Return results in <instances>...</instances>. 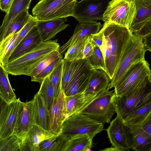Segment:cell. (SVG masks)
<instances>
[{
    "mask_svg": "<svg viewBox=\"0 0 151 151\" xmlns=\"http://www.w3.org/2000/svg\"><path fill=\"white\" fill-rule=\"evenodd\" d=\"M32 100L35 124L48 130L49 112L42 97L37 92L34 96Z\"/></svg>",
    "mask_w": 151,
    "mask_h": 151,
    "instance_id": "26",
    "label": "cell"
},
{
    "mask_svg": "<svg viewBox=\"0 0 151 151\" xmlns=\"http://www.w3.org/2000/svg\"><path fill=\"white\" fill-rule=\"evenodd\" d=\"M108 88L100 92L79 113L92 120L103 124L108 123L116 113L114 104L116 96Z\"/></svg>",
    "mask_w": 151,
    "mask_h": 151,
    "instance_id": "4",
    "label": "cell"
},
{
    "mask_svg": "<svg viewBox=\"0 0 151 151\" xmlns=\"http://www.w3.org/2000/svg\"><path fill=\"white\" fill-rule=\"evenodd\" d=\"M127 1H134V0H125Z\"/></svg>",
    "mask_w": 151,
    "mask_h": 151,
    "instance_id": "49",
    "label": "cell"
},
{
    "mask_svg": "<svg viewBox=\"0 0 151 151\" xmlns=\"http://www.w3.org/2000/svg\"><path fill=\"white\" fill-rule=\"evenodd\" d=\"M19 32L10 34L0 40V64L2 66L8 61Z\"/></svg>",
    "mask_w": 151,
    "mask_h": 151,
    "instance_id": "29",
    "label": "cell"
},
{
    "mask_svg": "<svg viewBox=\"0 0 151 151\" xmlns=\"http://www.w3.org/2000/svg\"><path fill=\"white\" fill-rule=\"evenodd\" d=\"M98 94L86 96L83 93H81L69 96H65V105L67 118L73 114L79 112L91 102Z\"/></svg>",
    "mask_w": 151,
    "mask_h": 151,
    "instance_id": "23",
    "label": "cell"
},
{
    "mask_svg": "<svg viewBox=\"0 0 151 151\" xmlns=\"http://www.w3.org/2000/svg\"><path fill=\"white\" fill-rule=\"evenodd\" d=\"M28 9L21 12L13 20L7 28L4 38L10 34L19 32L30 21L33 16L29 14Z\"/></svg>",
    "mask_w": 151,
    "mask_h": 151,
    "instance_id": "31",
    "label": "cell"
},
{
    "mask_svg": "<svg viewBox=\"0 0 151 151\" xmlns=\"http://www.w3.org/2000/svg\"><path fill=\"white\" fill-rule=\"evenodd\" d=\"M57 136L58 135L50 131L45 129L34 124L26 137L32 144L34 151H40L39 145L41 142L48 138Z\"/></svg>",
    "mask_w": 151,
    "mask_h": 151,
    "instance_id": "27",
    "label": "cell"
},
{
    "mask_svg": "<svg viewBox=\"0 0 151 151\" xmlns=\"http://www.w3.org/2000/svg\"><path fill=\"white\" fill-rule=\"evenodd\" d=\"M151 113V102L134 110L122 120L129 129L140 127Z\"/></svg>",
    "mask_w": 151,
    "mask_h": 151,
    "instance_id": "25",
    "label": "cell"
},
{
    "mask_svg": "<svg viewBox=\"0 0 151 151\" xmlns=\"http://www.w3.org/2000/svg\"><path fill=\"white\" fill-rule=\"evenodd\" d=\"M58 136L53 137L41 142L39 145V151H57Z\"/></svg>",
    "mask_w": 151,
    "mask_h": 151,
    "instance_id": "40",
    "label": "cell"
},
{
    "mask_svg": "<svg viewBox=\"0 0 151 151\" xmlns=\"http://www.w3.org/2000/svg\"><path fill=\"white\" fill-rule=\"evenodd\" d=\"M104 127V124L76 113L69 116L64 120L61 134L69 136L87 134L93 138L103 130Z\"/></svg>",
    "mask_w": 151,
    "mask_h": 151,
    "instance_id": "8",
    "label": "cell"
},
{
    "mask_svg": "<svg viewBox=\"0 0 151 151\" xmlns=\"http://www.w3.org/2000/svg\"><path fill=\"white\" fill-rule=\"evenodd\" d=\"M110 81L104 71L94 69L87 87L83 93L86 96L97 95L107 88Z\"/></svg>",
    "mask_w": 151,
    "mask_h": 151,
    "instance_id": "20",
    "label": "cell"
},
{
    "mask_svg": "<svg viewBox=\"0 0 151 151\" xmlns=\"http://www.w3.org/2000/svg\"><path fill=\"white\" fill-rule=\"evenodd\" d=\"M90 36L96 45L100 48L103 41V35L102 32L100 30L98 33L92 34Z\"/></svg>",
    "mask_w": 151,
    "mask_h": 151,
    "instance_id": "44",
    "label": "cell"
},
{
    "mask_svg": "<svg viewBox=\"0 0 151 151\" xmlns=\"http://www.w3.org/2000/svg\"><path fill=\"white\" fill-rule=\"evenodd\" d=\"M63 59L48 76L54 88L55 98L58 96L62 89V79Z\"/></svg>",
    "mask_w": 151,
    "mask_h": 151,
    "instance_id": "35",
    "label": "cell"
},
{
    "mask_svg": "<svg viewBox=\"0 0 151 151\" xmlns=\"http://www.w3.org/2000/svg\"><path fill=\"white\" fill-rule=\"evenodd\" d=\"M35 124L32 99L21 102L18 116L13 134L22 139L25 138Z\"/></svg>",
    "mask_w": 151,
    "mask_h": 151,
    "instance_id": "15",
    "label": "cell"
},
{
    "mask_svg": "<svg viewBox=\"0 0 151 151\" xmlns=\"http://www.w3.org/2000/svg\"><path fill=\"white\" fill-rule=\"evenodd\" d=\"M108 137L116 151H129L132 141L129 129L123 120L116 116L106 129Z\"/></svg>",
    "mask_w": 151,
    "mask_h": 151,
    "instance_id": "11",
    "label": "cell"
},
{
    "mask_svg": "<svg viewBox=\"0 0 151 151\" xmlns=\"http://www.w3.org/2000/svg\"><path fill=\"white\" fill-rule=\"evenodd\" d=\"M42 42L40 33L36 26H35L29 31L13 52L8 63L33 50Z\"/></svg>",
    "mask_w": 151,
    "mask_h": 151,
    "instance_id": "18",
    "label": "cell"
},
{
    "mask_svg": "<svg viewBox=\"0 0 151 151\" xmlns=\"http://www.w3.org/2000/svg\"><path fill=\"white\" fill-rule=\"evenodd\" d=\"M136 15L129 29L133 34L139 30L145 22L151 16V0H134Z\"/></svg>",
    "mask_w": 151,
    "mask_h": 151,
    "instance_id": "22",
    "label": "cell"
},
{
    "mask_svg": "<svg viewBox=\"0 0 151 151\" xmlns=\"http://www.w3.org/2000/svg\"><path fill=\"white\" fill-rule=\"evenodd\" d=\"M21 102L19 98L9 103L1 99L0 140L13 134Z\"/></svg>",
    "mask_w": 151,
    "mask_h": 151,
    "instance_id": "12",
    "label": "cell"
},
{
    "mask_svg": "<svg viewBox=\"0 0 151 151\" xmlns=\"http://www.w3.org/2000/svg\"><path fill=\"white\" fill-rule=\"evenodd\" d=\"M87 58L80 59L64 92L65 96L83 93L86 89L93 70Z\"/></svg>",
    "mask_w": 151,
    "mask_h": 151,
    "instance_id": "13",
    "label": "cell"
},
{
    "mask_svg": "<svg viewBox=\"0 0 151 151\" xmlns=\"http://www.w3.org/2000/svg\"><path fill=\"white\" fill-rule=\"evenodd\" d=\"M63 55L55 60L35 76L31 78L32 81L37 82L41 84L44 80L48 76L59 63L63 59Z\"/></svg>",
    "mask_w": 151,
    "mask_h": 151,
    "instance_id": "38",
    "label": "cell"
},
{
    "mask_svg": "<svg viewBox=\"0 0 151 151\" xmlns=\"http://www.w3.org/2000/svg\"><path fill=\"white\" fill-rule=\"evenodd\" d=\"M96 45L90 36L87 37L83 50V59L87 58L92 55Z\"/></svg>",
    "mask_w": 151,
    "mask_h": 151,
    "instance_id": "41",
    "label": "cell"
},
{
    "mask_svg": "<svg viewBox=\"0 0 151 151\" xmlns=\"http://www.w3.org/2000/svg\"><path fill=\"white\" fill-rule=\"evenodd\" d=\"M150 151H151V149L150 150Z\"/></svg>",
    "mask_w": 151,
    "mask_h": 151,
    "instance_id": "50",
    "label": "cell"
},
{
    "mask_svg": "<svg viewBox=\"0 0 151 151\" xmlns=\"http://www.w3.org/2000/svg\"><path fill=\"white\" fill-rule=\"evenodd\" d=\"M60 47L58 40L42 42L29 52L3 66L9 74L12 75L27 76L29 68L40 59Z\"/></svg>",
    "mask_w": 151,
    "mask_h": 151,
    "instance_id": "3",
    "label": "cell"
},
{
    "mask_svg": "<svg viewBox=\"0 0 151 151\" xmlns=\"http://www.w3.org/2000/svg\"><path fill=\"white\" fill-rule=\"evenodd\" d=\"M100 30L103 38L100 49L105 60L106 73L111 80L132 33L126 27L107 22H104Z\"/></svg>",
    "mask_w": 151,
    "mask_h": 151,
    "instance_id": "1",
    "label": "cell"
},
{
    "mask_svg": "<svg viewBox=\"0 0 151 151\" xmlns=\"http://www.w3.org/2000/svg\"><path fill=\"white\" fill-rule=\"evenodd\" d=\"M62 55L60 53L59 50L46 55L29 68L27 76L31 78L35 76L50 63Z\"/></svg>",
    "mask_w": 151,
    "mask_h": 151,
    "instance_id": "30",
    "label": "cell"
},
{
    "mask_svg": "<svg viewBox=\"0 0 151 151\" xmlns=\"http://www.w3.org/2000/svg\"><path fill=\"white\" fill-rule=\"evenodd\" d=\"M79 60L70 61L64 58L63 59L62 88L64 92L76 68Z\"/></svg>",
    "mask_w": 151,
    "mask_h": 151,
    "instance_id": "33",
    "label": "cell"
},
{
    "mask_svg": "<svg viewBox=\"0 0 151 151\" xmlns=\"http://www.w3.org/2000/svg\"><path fill=\"white\" fill-rule=\"evenodd\" d=\"M140 127L145 131L151 134V113Z\"/></svg>",
    "mask_w": 151,
    "mask_h": 151,
    "instance_id": "46",
    "label": "cell"
},
{
    "mask_svg": "<svg viewBox=\"0 0 151 151\" xmlns=\"http://www.w3.org/2000/svg\"><path fill=\"white\" fill-rule=\"evenodd\" d=\"M150 71L149 64L145 59L134 63L114 88L116 96H122L127 94L149 76Z\"/></svg>",
    "mask_w": 151,
    "mask_h": 151,
    "instance_id": "9",
    "label": "cell"
},
{
    "mask_svg": "<svg viewBox=\"0 0 151 151\" xmlns=\"http://www.w3.org/2000/svg\"><path fill=\"white\" fill-rule=\"evenodd\" d=\"M112 0H81L76 1L73 16L79 22L103 20L104 14Z\"/></svg>",
    "mask_w": 151,
    "mask_h": 151,
    "instance_id": "10",
    "label": "cell"
},
{
    "mask_svg": "<svg viewBox=\"0 0 151 151\" xmlns=\"http://www.w3.org/2000/svg\"><path fill=\"white\" fill-rule=\"evenodd\" d=\"M34 151L32 144L26 137L22 139L20 146V151Z\"/></svg>",
    "mask_w": 151,
    "mask_h": 151,
    "instance_id": "43",
    "label": "cell"
},
{
    "mask_svg": "<svg viewBox=\"0 0 151 151\" xmlns=\"http://www.w3.org/2000/svg\"><path fill=\"white\" fill-rule=\"evenodd\" d=\"M149 79L151 81V71H150V74L149 75Z\"/></svg>",
    "mask_w": 151,
    "mask_h": 151,
    "instance_id": "48",
    "label": "cell"
},
{
    "mask_svg": "<svg viewBox=\"0 0 151 151\" xmlns=\"http://www.w3.org/2000/svg\"><path fill=\"white\" fill-rule=\"evenodd\" d=\"M87 37L70 47L65 53L64 58L70 61L83 59V50Z\"/></svg>",
    "mask_w": 151,
    "mask_h": 151,
    "instance_id": "34",
    "label": "cell"
},
{
    "mask_svg": "<svg viewBox=\"0 0 151 151\" xmlns=\"http://www.w3.org/2000/svg\"><path fill=\"white\" fill-rule=\"evenodd\" d=\"M37 23L38 20L33 17L19 32L14 43L13 51L29 31L33 27L37 25Z\"/></svg>",
    "mask_w": 151,
    "mask_h": 151,
    "instance_id": "39",
    "label": "cell"
},
{
    "mask_svg": "<svg viewBox=\"0 0 151 151\" xmlns=\"http://www.w3.org/2000/svg\"><path fill=\"white\" fill-rule=\"evenodd\" d=\"M146 51L143 38L132 33L126 45L118 68L107 88L109 90L114 88L132 65L145 59Z\"/></svg>",
    "mask_w": 151,
    "mask_h": 151,
    "instance_id": "5",
    "label": "cell"
},
{
    "mask_svg": "<svg viewBox=\"0 0 151 151\" xmlns=\"http://www.w3.org/2000/svg\"><path fill=\"white\" fill-rule=\"evenodd\" d=\"M101 26L100 22H79L69 40L60 47V53L62 55L70 46L92 34L98 33Z\"/></svg>",
    "mask_w": 151,
    "mask_h": 151,
    "instance_id": "17",
    "label": "cell"
},
{
    "mask_svg": "<svg viewBox=\"0 0 151 151\" xmlns=\"http://www.w3.org/2000/svg\"><path fill=\"white\" fill-rule=\"evenodd\" d=\"M8 74L3 67L0 64V97L7 103H11L17 99L10 85Z\"/></svg>",
    "mask_w": 151,
    "mask_h": 151,
    "instance_id": "28",
    "label": "cell"
},
{
    "mask_svg": "<svg viewBox=\"0 0 151 151\" xmlns=\"http://www.w3.org/2000/svg\"><path fill=\"white\" fill-rule=\"evenodd\" d=\"M151 33V16L144 22L140 29L134 33L142 38Z\"/></svg>",
    "mask_w": 151,
    "mask_h": 151,
    "instance_id": "42",
    "label": "cell"
},
{
    "mask_svg": "<svg viewBox=\"0 0 151 151\" xmlns=\"http://www.w3.org/2000/svg\"><path fill=\"white\" fill-rule=\"evenodd\" d=\"M142 38L146 51L151 52V33Z\"/></svg>",
    "mask_w": 151,
    "mask_h": 151,
    "instance_id": "47",
    "label": "cell"
},
{
    "mask_svg": "<svg viewBox=\"0 0 151 151\" xmlns=\"http://www.w3.org/2000/svg\"><path fill=\"white\" fill-rule=\"evenodd\" d=\"M93 139L87 134L69 136L61 134L58 136L57 151L91 150Z\"/></svg>",
    "mask_w": 151,
    "mask_h": 151,
    "instance_id": "16",
    "label": "cell"
},
{
    "mask_svg": "<svg viewBox=\"0 0 151 151\" xmlns=\"http://www.w3.org/2000/svg\"><path fill=\"white\" fill-rule=\"evenodd\" d=\"M91 65L94 69L106 72L104 58L100 48L96 45L92 55L87 58Z\"/></svg>",
    "mask_w": 151,
    "mask_h": 151,
    "instance_id": "37",
    "label": "cell"
},
{
    "mask_svg": "<svg viewBox=\"0 0 151 151\" xmlns=\"http://www.w3.org/2000/svg\"><path fill=\"white\" fill-rule=\"evenodd\" d=\"M38 92L42 97L49 112L55 97L54 88L48 76L44 80L41 84Z\"/></svg>",
    "mask_w": 151,
    "mask_h": 151,
    "instance_id": "32",
    "label": "cell"
},
{
    "mask_svg": "<svg viewBox=\"0 0 151 151\" xmlns=\"http://www.w3.org/2000/svg\"><path fill=\"white\" fill-rule=\"evenodd\" d=\"M13 0H0V8L2 11L6 13L8 12Z\"/></svg>",
    "mask_w": 151,
    "mask_h": 151,
    "instance_id": "45",
    "label": "cell"
},
{
    "mask_svg": "<svg viewBox=\"0 0 151 151\" xmlns=\"http://www.w3.org/2000/svg\"><path fill=\"white\" fill-rule=\"evenodd\" d=\"M65 18L46 21H38L36 25L41 36L42 42L51 40L58 33L63 30L69 25L65 23Z\"/></svg>",
    "mask_w": 151,
    "mask_h": 151,
    "instance_id": "19",
    "label": "cell"
},
{
    "mask_svg": "<svg viewBox=\"0 0 151 151\" xmlns=\"http://www.w3.org/2000/svg\"><path fill=\"white\" fill-rule=\"evenodd\" d=\"M65 96L62 89L55 98L49 111L48 130L57 135L62 133L63 123L67 118L65 105Z\"/></svg>",
    "mask_w": 151,
    "mask_h": 151,
    "instance_id": "14",
    "label": "cell"
},
{
    "mask_svg": "<svg viewBox=\"0 0 151 151\" xmlns=\"http://www.w3.org/2000/svg\"><path fill=\"white\" fill-rule=\"evenodd\" d=\"M129 129L132 137L131 150L150 151L151 149V134L145 131L141 127Z\"/></svg>",
    "mask_w": 151,
    "mask_h": 151,
    "instance_id": "24",
    "label": "cell"
},
{
    "mask_svg": "<svg viewBox=\"0 0 151 151\" xmlns=\"http://www.w3.org/2000/svg\"><path fill=\"white\" fill-rule=\"evenodd\" d=\"M40 0H39V1Z\"/></svg>",
    "mask_w": 151,
    "mask_h": 151,
    "instance_id": "51",
    "label": "cell"
},
{
    "mask_svg": "<svg viewBox=\"0 0 151 151\" xmlns=\"http://www.w3.org/2000/svg\"><path fill=\"white\" fill-rule=\"evenodd\" d=\"M32 0H13L11 7L6 13L0 27V40L5 37L9 26L15 18L22 12L29 9Z\"/></svg>",
    "mask_w": 151,
    "mask_h": 151,
    "instance_id": "21",
    "label": "cell"
},
{
    "mask_svg": "<svg viewBox=\"0 0 151 151\" xmlns=\"http://www.w3.org/2000/svg\"><path fill=\"white\" fill-rule=\"evenodd\" d=\"M76 0H40L32 11L37 20L46 21L72 16Z\"/></svg>",
    "mask_w": 151,
    "mask_h": 151,
    "instance_id": "6",
    "label": "cell"
},
{
    "mask_svg": "<svg viewBox=\"0 0 151 151\" xmlns=\"http://www.w3.org/2000/svg\"><path fill=\"white\" fill-rule=\"evenodd\" d=\"M151 102V81L149 76L128 93L115 96L114 104L117 116L123 120L134 110Z\"/></svg>",
    "mask_w": 151,
    "mask_h": 151,
    "instance_id": "2",
    "label": "cell"
},
{
    "mask_svg": "<svg viewBox=\"0 0 151 151\" xmlns=\"http://www.w3.org/2000/svg\"><path fill=\"white\" fill-rule=\"evenodd\" d=\"M136 12L133 1L112 0L104 14L103 21L114 23L129 29Z\"/></svg>",
    "mask_w": 151,
    "mask_h": 151,
    "instance_id": "7",
    "label": "cell"
},
{
    "mask_svg": "<svg viewBox=\"0 0 151 151\" xmlns=\"http://www.w3.org/2000/svg\"><path fill=\"white\" fill-rule=\"evenodd\" d=\"M22 140L14 134L0 140V151H20Z\"/></svg>",
    "mask_w": 151,
    "mask_h": 151,
    "instance_id": "36",
    "label": "cell"
}]
</instances>
